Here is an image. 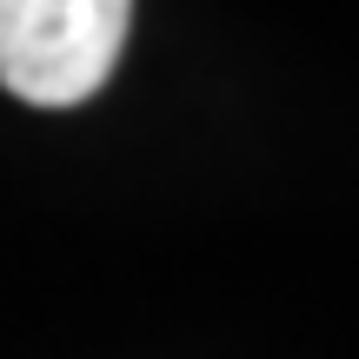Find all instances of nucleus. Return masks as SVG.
I'll return each instance as SVG.
<instances>
[{"label": "nucleus", "instance_id": "f257e3e1", "mask_svg": "<svg viewBox=\"0 0 359 359\" xmlns=\"http://www.w3.org/2000/svg\"><path fill=\"white\" fill-rule=\"evenodd\" d=\"M133 0H0V87L27 107H80L127 47Z\"/></svg>", "mask_w": 359, "mask_h": 359}]
</instances>
